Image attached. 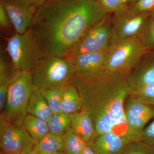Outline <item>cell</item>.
Masks as SVG:
<instances>
[{
	"label": "cell",
	"mask_w": 154,
	"mask_h": 154,
	"mask_svg": "<svg viewBox=\"0 0 154 154\" xmlns=\"http://www.w3.org/2000/svg\"><path fill=\"white\" fill-rule=\"evenodd\" d=\"M108 49L85 53L69 57L72 59L78 69V72H93L105 69Z\"/></svg>",
	"instance_id": "5bb4252c"
},
{
	"label": "cell",
	"mask_w": 154,
	"mask_h": 154,
	"mask_svg": "<svg viewBox=\"0 0 154 154\" xmlns=\"http://www.w3.org/2000/svg\"><path fill=\"white\" fill-rule=\"evenodd\" d=\"M108 17L96 0H51L38 7L30 28L43 57H69L83 35Z\"/></svg>",
	"instance_id": "6da1fadb"
},
{
	"label": "cell",
	"mask_w": 154,
	"mask_h": 154,
	"mask_svg": "<svg viewBox=\"0 0 154 154\" xmlns=\"http://www.w3.org/2000/svg\"><path fill=\"white\" fill-rule=\"evenodd\" d=\"M129 96L154 106V85L146 86L134 91H130Z\"/></svg>",
	"instance_id": "4316f807"
},
{
	"label": "cell",
	"mask_w": 154,
	"mask_h": 154,
	"mask_svg": "<svg viewBox=\"0 0 154 154\" xmlns=\"http://www.w3.org/2000/svg\"><path fill=\"white\" fill-rule=\"evenodd\" d=\"M123 110L127 127L126 137L132 141L138 140L146 124L154 117V106L128 96Z\"/></svg>",
	"instance_id": "52a82bcc"
},
{
	"label": "cell",
	"mask_w": 154,
	"mask_h": 154,
	"mask_svg": "<svg viewBox=\"0 0 154 154\" xmlns=\"http://www.w3.org/2000/svg\"><path fill=\"white\" fill-rule=\"evenodd\" d=\"M121 154H154V145L141 141H134L125 146Z\"/></svg>",
	"instance_id": "484cf974"
},
{
	"label": "cell",
	"mask_w": 154,
	"mask_h": 154,
	"mask_svg": "<svg viewBox=\"0 0 154 154\" xmlns=\"http://www.w3.org/2000/svg\"><path fill=\"white\" fill-rule=\"evenodd\" d=\"M71 128L87 143L91 140L94 133V125L85 109L82 108L80 111L72 114Z\"/></svg>",
	"instance_id": "2e32d148"
},
{
	"label": "cell",
	"mask_w": 154,
	"mask_h": 154,
	"mask_svg": "<svg viewBox=\"0 0 154 154\" xmlns=\"http://www.w3.org/2000/svg\"><path fill=\"white\" fill-rule=\"evenodd\" d=\"M63 139V151L66 154H80L87 143L78 135L69 129L62 136Z\"/></svg>",
	"instance_id": "44dd1931"
},
{
	"label": "cell",
	"mask_w": 154,
	"mask_h": 154,
	"mask_svg": "<svg viewBox=\"0 0 154 154\" xmlns=\"http://www.w3.org/2000/svg\"><path fill=\"white\" fill-rule=\"evenodd\" d=\"M16 33L22 34L31 27L38 7L32 0H0Z\"/></svg>",
	"instance_id": "30bf717a"
},
{
	"label": "cell",
	"mask_w": 154,
	"mask_h": 154,
	"mask_svg": "<svg viewBox=\"0 0 154 154\" xmlns=\"http://www.w3.org/2000/svg\"><path fill=\"white\" fill-rule=\"evenodd\" d=\"M138 141H141L150 145H154V117L151 123L145 128Z\"/></svg>",
	"instance_id": "f1b7e54d"
},
{
	"label": "cell",
	"mask_w": 154,
	"mask_h": 154,
	"mask_svg": "<svg viewBox=\"0 0 154 154\" xmlns=\"http://www.w3.org/2000/svg\"><path fill=\"white\" fill-rule=\"evenodd\" d=\"M0 26L2 30L7 31H9L12 28H14L5 9L1 3H0Z\"/></svg>",
	"instance_id": "f546056e"
},
{
	"label": "cell",
	"mask_w": 154,
	"mask_h": 154,
	"mask_svg": "<svg viewBox=\"0 0 154 154\" xmlns=\"http://www.w3.org/2000/svg\"><path fill=\"white\" fill-rule=\"evenodd\" d=\"M112 24L109 17L94 25L81 38L69 57L108 49L112 43Z\"/></svg>",
	"instance_id": "ba28073f"
},
{
	"label": "cell",
	"mask_w": 154,
	"mask_h": 154,
	"mask_svg": "<svg viewBox=\"0 0 154 154\" xmlns=\"http://www.w3.org/2000/svg\"><path fill=\"white\" fill-rule=\"evenodd\" d=\"M139 37L148 51L154 48V13H152L148 18Z\"/></svg>",
	"instance_id": "cb8c5ba5"
},
{
	"label": "cell",
	"mask_w": 154,
	"mask_h": 154,
	"mask_svg": "<svg viewBox=\"0 0 154 154\" xmlns=\"http://www.w3.org/2000/svg\"><path fill=\"white\" fill-rule=\"evenodd\" d=\"M48 1H51V0H48Z\"/></svg>",
	"instance_id": "d590c367"
},
{
	"label": "cell",
	"mask_w": 154,
	"mask_h": 154,
	"mask_svg": "<svg viewBox=\"0 0 154 154\" xmlns=\"http://www.w3.org/2000/svg\"><path fill=\"white\" fill-rule=\"evenodd\" d=\"M127 80L130 91L154 85V54H149L148 51L128 74Z\"/></svg>",
	"instance_id": "7c38bea8"
},
{
	"label": "cell",
	"mask_w": 154,
	"mask_h": 154,
	"mask_svg": "<svg viewBox=\"0 0 154 154\" xmlns=\"http://www.w3.org/2000/svg\"><path fill=\"white\" fill-rule=\"evenodd\" d=\"M34 86L30 71L18 73L9 84L5 106L1 112V122L23 125Z\"/></svg>",
	"instance_id": "277c9868"
},
{
	"label": "cell",
	"mask_w": 154,
	"mask_h": 154,
	"mask_svg": "<svg viewBox=\"0 0 154 154\" xmlns=\"http://www.w3.org/2000/svg\"><path fill=\"white\" fill-rule=\"evenodd\" d=\"M23 154H39L38 153V152L36 150L35 148H34L33 149L30 150L26 152L25 153Z\"/></svg>",
	"instance_id": "d6a6232c"
},
{
	"label": "cell",
	"mask_w": 154,
	"mask_h": 154,
	"mask_svg": "<svg viewBox=\"0 0 154 154\" xmlns=\"http://www.w3.org/2000/svg\"><path fill=\"white\" fill-rule=\"evenodd\" d=\"M131 142L126 136L110 132L97 136L88 144L97 154H121Z\"/></svg>",
	"instance_id": "4fadbf2b"
},
{
	"label": "cell",
	"mask_w": 154,
	"mask_h": 154,
	"mask_svg": "<svg viewBox=\"0 0 154 154\" xmlns=\"http://www.w3.org/2000/svg\"><path fill=\"white\" fill-rule=\"evenodd\" d=\"M78 72L72 59L69 57H43L30 71L34 85L38 89L48 90L70 84Z\"/></svg>",
	"instance_id": "3957f363"
},
{
	"label": "cell",
	"mask_w": 154,
	"mask_h": 154,
	"mask_svg": "<svg viewBox=\"0 0 154 154\" xmlns=\"http://www.w3.org/2000/svg\"><path fill=\"white\" fill-rule=\"evenodd\" d=\"M0 103L5 104L9 84L19 71L14 66L6 48H1L0 53Z\"/></svg>",
	"instance_id": "9a60e30c"
},
{
	"label": "cell",
	"mask_w": 154,
	"mask_h": 154,
	"mask_svg": "<svg viewBox=\"0 0 154 154\" xmlns=\"http://www.w3.org/2000/svg\"><path fill=\"white\" fill-rule=\"evenodd\" d=\"M54 154H66L64 152L62 151V152H57L55 153Z\"/></svg>",
	"instance_id": "e575fe53"
},
{
	"label": "cell",
	"mask_w": 154,
	"mask_h": 154,
	"mask_svg": "<svg viewBox=\"0 0 154 154\" xmlns=\"http://www.w3.org/2000/svg\"><path fill=\"white\" fill-rule=\"evenodd\" d=\"M126 11L135 15L154 13V0H138L128 6Z\"/></svg>",
	"instance_id": "d4e9b609"
},
{
	"label": "cell",
	"mask_w": 154,
	"mask_h": 154,
	"mask_svg": "<svg viewBox=\"0 0 154 154\" xmlns=\"http://www.w3.org/2000/svg\"><path fill=\"white\" fill-rule=\"evenodd\" d=\"M1 154H23L33 149L35 142L23 125L1 122Z\"/></svg>",
	"instance_id": "9c48e42d"
},
{
	"label": "cell",
	"mask_w": 154,
	"mask_h": 154,
	"mask_svg": "<svg viewBox=\"0 0 154 154\" xmlns=\"http://www.w3.org/2000/svg\"><path fill=\"white\" fill-rule=\"evenodd\" d=\"M64 87L48 90L39 89L46 100L53 115L63 113L61 103Z\"/></svg>",
	"instance_id": "603a6c76"
},
{
	"label": "cell",
	"mask_w": 154,
	"mask_h": 154,
	"mask_svg": "<svg viewBox=\"0 0 154 154\" xmlns=\"http://www.w3.org/2000/svg\"></svg>",
	"instance_id": "8d00e7d4"
},
{
	"label": "cell",
	"mask_w": 154,
	"mask_h": 154,
	"mask_svg": "<svg viewBox=\"0 0 154 154\" xmlns=\"http://www.w3.org/2000/svg\"><path fill=\"white\" fill-rule=\"evenodd\" d=\"M128 74L105 69L93 72H78L70 84L79 94L82 108L88 112L94 128L91 140L105 133L126 137L127 127L123 106L130 88Z\"/></svg>",
	"instance_id": "7a4b0ae2"
},
{
	"label": "cell",
	"mask_w": 154,
	"mask_h": 154,
	"mask_svg": "<svg viewBox=\"0 0 154 154\" xmlns=\"http://www.w3.org/2000/svg\"><path fill=\"white\" fill-rule=\"evenodd\" d=\"M38 7L44 5L48 0H32Z\"/></svg>",
	"instance_id": "1f68e13d"
},
{
	"label": "cell",
	"mask_w": 154,
	"mask_h": 154,
	"mask_svg": "<svg viewBox=\"0 0 154 154\" xmlns=\"http://www.w3.org/2000/svg\"><path fill=\"white\" fill-rule=\"evenodd\" d=\"M63 113L72 114L82 108V99L77 88L72 84L64 87L61 103Z\"/></svg>",
	"instance_id": "ac0fdd59"
},
{
	"label": "cell",
	"mask_w": 154,
	"mask_h": 154,
	"mask_svg": "<svg viewBox=\"0 0 154 154\" xmlns=\"http://www.w3.org/2000/svg\"><path fill=\"white\" fill-rule=\"evenodd\" d=\"M147 52L139 36L112 42L108 48L105 69L111 72L128 74Z\"/></svg>",
	"instance_id": "8992f818"
},
{
	"label": "cell",
	"mask_w": 154,
	"mask_h": 154,
	"mask_svg": "<svg viewBox=\"0 0 154 154\" xmlns=\"http://www.w3.org/2000/svg\"><path fill=\"white\" fill-rule=\"evenodd\" d=\"M125 11L114 14L111 20L112 42L139 36L151 14L135 15Z\"/></svg>",
	"instance_id": "8fae6325"
},
{
	"label": "cell",
	"mask_w": 154,
	"mask_h": 154,
	"mask_svg": "<svg viewBox=\"0 0 154 154\" xmlns=\"http://www.w3.org/2000/svg\"><path fill=\"white\" fill-rule=\"evenodd\" d=\"M62 136L48 133L35 143L34 148L39 154H54L63 151Z\"/></svg>",
	"instance_id": "d6986e66"
},
{
	"label": "cell",
	"mask_w": 154,
	"mask_h": 154,
	"mask_svg": "<svg viewBox=\"0 0 154 154\" xmlns=\"http://www.w3.org/2000/svg\"><path fill=\"white\" fill-rule=\"evenodd\" d=\"M101 8L108 14L119 13L125 11L128 6L123 5L121 0H96Z\"/></svg>",
	"instance_id": "83f0119b"
},
{
	"label": "cell",
	"mask_w": 154,
	"mask_h": 154,
	"mask_svg": "<svg viewBox=\"0 0 154 154\" xmlns=\"http://www.w3.org/2000/svg\"><path fill=\"white\" fill-rule=\"evenodd\" d=\"M6 50L19 72L30 71L43 57L41 43L31 28L8 39Z\"/></svg>",
	"instance_id": "5b68a950"
},
{
	"label": "cell",
	"mask_w": 154,
	"mask_h": 154,
	"mask_svg": "<svg viewBox=\"0 0 154 154\" xmlns=\"http://www.w3.org/2000/svg\"><path fill=\"white\" fill-rule=\"evenodd\" d=\"M80 154H97L93 150L91 146L87 144V145L83 149Z\"/></svg>",
	"instance_id": "4dcf8cb0"
},
{
	"label": "cell",
	"mask_w": 154,
	"mask_h": 154,
	"mask_svg": "<svg viewBox=\"0 0 154 154\" xmlns=\"http://www.w3.org/2000/svg\"><path fill=\"white\" fill-rule=\"evenodd\" d=\"M23 125L30 134L35 143L50 132L47 122L30 114L25 116Z\"/></svg>",
	"instance_id": "ffe728a7"
},
{
	"label": "cell",
	"mask_w": 154,
	"mask_h": 154,
	"mask_svg": "<svg viewBox=\"0 0 154 154\" xmlns=\"http://www.w3.org/2000/svg\"><path fill=\"white\" fill-rule=\"evenodd\" d=\"M71 115L63 113L53 114L47 122L50 132L62 136L71 128Z\"/></svg>",
	"instance_id": "7402d4cb"
},
{
	"label": "cell",
	"mask_w": 154,
	"mask_h": 154,
	"mask_svg": "<svg viewBox=\"0 0 154 154\" xmlns=\"http://www.w3.org/2000/svg\"><path fill=\"white\" fill-rule=\"evenodd\" d=\"M138 1V0H129L128 1V2H130L131 3V4H133L136 2H137V1Z\"/></svg>",
	"instance_id": "836d02e7"
},
{
	"label": "cell",
	"mask_w": 154,
	"mask_h": 154,
	"mask_svg": "<svg viewBox=\"0 0 154 154\" xmlns=\"http://www.w3.org/2000/svg\"><path fill=\"white\" fill-rule=\"evenodd\" d=\"M28 114L36 116L47 122L50 120L53 116L46 100L35 85L28 102Z\"/></svg>",
	"instance_id": "e0dca14e"
}]
</instances>
